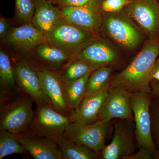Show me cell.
<instances>
[{
    "label": "cell",
    "mask_w": 159,
    "mask_h": 159,
    "mask_svg": "<svg viewBox=\"0 0 159 159\" xmlns=\"http://www.w3.org/2000/svg\"><path fill=\"white\" fill-rule=\"evenodd\" d=\"M159 55V38L149 39L130 63L113 77L110 81L111 86L130 93H151V71Z\"/></svg>",
    "instance_id": "6da1fadb"
},
{
    "label": "cell",
    "mask_w": 159,
    "mask_h": 159,
    "mask_svg": "<svg viewBox=\"0 0 159 159\" xmlns=\"http://www.w3.org/2000/svg\"><path fill=\"white\" fill-rule=\"evenodd\" d=\"M33 102L29 95L22 92L0 102V129L14 134L25 131L34 116Z\"/></svg>",
    "instance_id": "7a4b0ae2"
},
{
    "label": "cell",
    "mask_w": 159,
    "mask_h": 159,
    "mask_svg": "<svg viewBox=\"0 0 159 159\" xmlns=\"http://www.w3.org/2000/svg\"><path fill=\"white\" fill-rule=\"evenodd\" d=\"M97 34L64 19L45 35L46 42L65 51L72 57L97 38Z\"/></svg>",
    "instance_id": "3957f363"
},
{
    "label": "cell",
    "mask_w": 159,
    "mask_h": 159,
    "mask_svg": "<svg viewBox=\"0 0 159 159\" xmlns=\"http://www.w3.org/2000/svg\"><path fill=\"white\" fill-rule=\"evenodd\" d=\"M101 29L126 50L135 48L142 41L141 30L123 10L116 12H103Z\"/></svg>",
    "instance_id": "277c9868"
},
{
    "label": "cell",
    "mask_w": 159,
    "mask_h": 159,
    "mask_svg": "<svg viewBox=\"0 0 159 159\" xmlns=\"http://www.w3.org/2000/svg\"><path fill=\"white\" fill-rule=\"evenodd\" d=\"M150 93H130V102L135 123V134L137 145L145 147L155 154V147L152 135L150 113Z\"/></svg>",
    "instance_id": "5b68a950"
},
{
    "label": "cell",
    "mask_w": 159,
    "mask_h": 159,
    "mask_svg": "<svg viewBox=\"0 0 159 159\" xmlns=\"http://www.w3.org/2000/svg\"><path fill=\"white\" fill-rule=\"evenodd\" d=\"M71 122L69 117L60 113L51 105L37 106L26 131L55 139L64 134Z\"/></svg>",
    "instance_id": "8992f818"
},
{
    "label": "cell",
    "mask_w": 159,
    "mask_h": 159,
    "mask_svg": "<svg viewBox=\"0 0 159 159\" xmlns=\"http://www.w3.org/2000/svg\"><path fill=\"white\" fill-rule=\"evenodd\" d=\"M111 120H98L90 124L72 122L64 135L74 142L85 145L99 154L105 146Z\"/></svg>",
    "instance_id": "52a82bcc"
},
{
    "label": "cell",
    "mask_w": 159,
    "mask_h": 159,
    "mask_svg": "<svg viewBox=\"0 0 159 159\" xmlns=\"http://www.w3.org/2000/svg\"><path fill=\"white\" fill-rule=\"evenodd\" d=\"M123 10L145 31L149 39L159 38L158 0H130Z\"/></svg>",
    "instance_id": "ba28073f"
},
{
    "label": "cell",
    "mask_w": 159,
    "mask_h": 159,
    "mask_svg": "<svg viewBox=\"0 0 159 159\" xmlns=\"http://www.w3.org/2000/svg\"><path fill=\"white\" fill-rule=\"evenodd\" d=\"M121 119L114 125L113 137L109 145L101 151L103 159H124L135 152V130L132 125L134 120Z\"/></svg>",
    "instance_id": "9c48e42d"
},
{
    "label": "cell",
    "mask_w": 159,
    "mask_h": 159,
    "mask_svg": "<svg viewBox=\"0 0 159 159\" xmlns=\"http://www.w3.org/2000/svg\"><path fill=\"white\" fill-rule=\"evenodd\" d=\"M104 1L89 0L80 7L59 8L65 20L97 33L102 25Z\"/></svg>",
    "instance_id": "30bf717a"
},
{
    "label": "cell",
    "mask_w": 159,
    "mask_h": 159,
    "mask_svg": "<svg viewBox=\"0 0 159 159\" xmlns=\"http://www.w3.org/2000/svg\"><path fill=\"white\" fill-rule=\"evenodd\" d=\"M13 66L20 90L29 95L37 106L52 107L51 100L43 88L37 69L25 61H17Z\"/></svg>",
    "instance_id": "8fae6325"
},
{
    "label": "cell",
    "mask_w": 159,
    "mask_h": 159,
    "mask_svg": "<svg viewBox=\"0 0 159 159\" xmlns=\"http://www.w3.org/2000/svg\"><path fill=\"white\" fill-rule=\"evenodd\" d=\"M44 91L51 100L53 108L70 118L74 111L65 95L63 83L58 73L45 68L37 70Z\"/></svg>",
    "instance_id": "7c38bea8"
},
{
    "label": "cell",
    "mask_w": 159,
    "mask_h": 159,
    "mask_svg": "<svg viewBox=\"0 0 159 159\" xmlns=\"http://www.w3.org/2000/svg\"><path fill=\"white\" fill-rule=\"evenodd\" d=\"M113 119L134 120L130 93L122 89L111 86L99 111L98 120Z\"/></svg>",
    "instance_id": "4fadbf2b"
},
{
    "label": "cell",
    "mask_w": 159,
    "mask_h": 159,
    "mask_svg": "<svg viewBox=\"0 0 159 159\" xmlns=\"http://www.w3.org/2000/svg\"><path fill=\"white\" fill-rule=\"evenodd\" d=\"M26 151L35 159H61L62 153L54 139L25 131L15 134Z\"/></svg>",
    "instance_id": "5bb4252c"
},
{
    "label": "cell",
    "mask_w": 159,
    "mask_h": 159,
    "mask_svg": "<svg viewBox=\"0 0 159 159\" xmlns=\"http://www.w3.org/2000/svg\"><path fill=\"white\" fill-rule=\"evenodd\" d=\"M2 41L8 45L23 52L29 53L45 42V35L31 22L11 28Z\"/></svg>",
    "instance_id": "9a60e30c"
},
{
    "label": "cell",
    "mask_w": 159,
    "mask_h": 159,
    "mask_svg": "<svg viewBox=\"0 0 159 159\" xmlns=\"http://www.w3.org/2000/svg\"><path fill=\"white\" fill-rule=\"evenodd\" d=\"M118 58L116 50L105 41L97 37L71 57L70 61L81 60L101 67L113 64Z\"/></svg>",
    "instance_id": "2e32d148"
},
{
    "label": "cell",
    "mask_w": 159,
    "mask_h": 159,
    "mask_svg": "<svg viewBox=\"0 0 159 159\" xmlns=\"http://www.w3.org/2000/svg\"><path fill=\"white\" fill-rule=\"evenodd\" d=\"M110 83L97 93L84 98L77 109L70 117L72 122L90 124L98 120L99 111L108 95Z\"/></svg>",
    "instance_id": "e0dca14e"
},
{
    "label": "cell",
    "mask_w": 159,
    "mask_h": 159,
    "mask_svg": "<svg viewBox=\"0 0 159 159\" xmlns=\"http://www.w3.org/2000/svg\"><path fill=\"white\" fill-rule=\"evenodd\" d=\"M63 19L59 7L54 6L49 0H45L36 4L31 22L45 34L53 30Z\"/></svg>",
    "instance_id": "ac0fdd59"
},
{
    "label": "cell",
    "mask_w": 159,
    "mask_h": 159,
    "mask_svg": "<svg viewBox=\"0 0 159 159\" xmlns=\"http://www.w3.org/2000/svg\"><path fill=\"white\" fill-rule=\"evenodd\" d=\"M18 86L14 66L9 55L0 51V102L20 92Z\"/></svg>",
    "instance_id": "d6986e66"
},
{
    "label": "cell",
    "mask_w": 159,
    "mask_h": 159,
    "mask_svg": "<svg viewBox=\"0 0 159 159\" xmlns=\"http://www.w3.org/2000/svg\"><path fill=\"white\" fill-rule=\"evenodd\" d=\"M64 159H96L98 154L85 145L67 139L64 135L54 139Z\"/></svg>",
    "instance_id": "ffe728a7"
},
{
    "label": "cell",
    "mask_w": 159,
    "mask_h": 159,
    "mask_svg": "<svg viewBox=\"0 0 159 159\" xmlns=\"http://www.w3.org/2000/svg\"><path fill=\"white\" fill-rule=\"evenodd\" d=\"M35 49L40 60L54 69L59 68L67 61H70L71 57L65 51L46 42L40 44Z\"/></svg>",
    "instance_id": "44dd1931"
},
{
    "label": "cell",
    "mask_w": 159,
    "mask_h": 159,
    "mask_svg": "<svg viewBox=\"0 0 159 159\" xmlns=\"http://www.w3.org/2000/svg\"><path fill=\"white\" fill-rule=\"evenodd\" d=\"M99 67L85 61L76 60L69 61L62 70L57 73L63 83L66 84L80 79Z\"/></svg>",
    "instance_id": "7402d4cb"
},
{
    "label": "cell",
    "mask_w": 159,
    "mask_h": 159,
    "mask_svg": "<svg viewBox=\"0 0 159 159\" xmlns=\"http://www.w3.org/2000/svg\"><path fill=\"white\" fill-rule=\"evenodd\" d=\"M112 67L102 66L92 72L87 82L84 98L89 97L105 88L110 83Z\"/></svg>",
    "instance_id": "603a6c76"
},
{
    "label": "cell",
    "mask_w": 159,
    "mask_h": 159,
    "mask_svg": "<svg viewBox=\"0 0 159 159\" xmlns=\"http://www.w3.org/2000/svg\"><path fill=\"white\" fill-rule=\"evenodd\" d=\"M91 73L72 82L63 83L65 95L72 108L77 109L85 96L87 82Z\"/></svg>",
    "instance_id": "cb8c5ba5"
},
{
    "label": "cell",
    "mask_w": 159,
    "mask_h": 159,
    "mask_svg": "<svg viewBox=\"0 0 159 159\" xmlns=\"http://www.w3.org/2000/svg\"><path fill=\"white\" fill-rule=\"evenodd\" d=\"M26 149L15 134L0 129V159L13 154H23Z\"/></svg>",
    "instance_id": "d4e9b609"
},
{
    "label": "cell",
    "mask_w": 159,
    "mask_h": 159,
    "mask_svg": "<svg viewBox=\"0 0 159 159\" xmlns=\"http://www.w3.org/2000/svg\"><path fill=\"white\" fill-rule=\"evenodd\" d=\"M16 13L21 22H31L36 9L33 0H15Z\"/></svg>",
    "instance_id": "484cf974"
},
{
    "label": "cell",
    "mask_w": 159,
    "mask_h": 159,
    "mask_svg": "<svg viewBox=\"0 0 159 159\" xmlns=\"http://www.w3.org/2000/svg\"><path fill=\"white\" fill-rule=\"evenodd\" d=\"M130 2V0H104L102 3L103 12H116L122 11Z\"/></svg>",
    "instance_id": "4316f807"
},
{
    "label": "cell",
    "mask_w": 159,
    "mask_h": 159,
    "mask_svg": "<svg viewBox=\"0 0 159 159\" xmlns=\"http://www.w3.org/2000/svg\"><path fill=\"white\" fill-rule=\"evenodd\" d=\"M59 8L67 7H80L83 6L89 0H49Z\"/></svg>",
    "instance_id": "83f0119b"
},
{
    "label": "cell",
    "mask_w": 159,
    "mask_h": 159,
    "mask_svg": "<svg viewBox=\"0 0 159 159\" xmlns=\"http://www.w3.org/2000/svg\"><path fill=\"white\" fill-rule=\"evenodd\" d=\"M154 154L149 149L141 147L137 152L125 157L124 159H152L154 157Z\"/></svg>",
    "instance_id": "f1b7e54d"
},
{
    "label": "cell",
    "mask_w": 159,
    "mask_h": 159,
    "mask_svg": "<svg viewBox=\"0 0 159 159\" xmlns=\"http://www.w3.org/2000/svg\"><path fill=\"white\" fill-rule=\"evenodd\" d=\"M9 23L5 18L1 16L0 19V39L3 40L6 38L9 32Z\"/></svg>",
    "instance_id": "f546056e"
},
{
    "label": "cell",
    "mask_w": 159,
    "mask_h": 159,
    "mask_svg": "<svg viewBox=\"0 0 159 159\" xmlns=\"http://www.w3.org/2000/svg\"><path fill=\"white\" fill-rule=\"evenodd\" d=\"M150 80L151 81L153 80L159 81V65L155 62L151 71Z\"/></svg>",
    "instance_id": "4dcf8cb0"
},
{
    "label": "cell",
    "mask_w": 159,
    "mask_h": 159,
    "mask_svg": "<svg viewBox=\"0 0 159 159\" xmlns=\"http://www.w3.org/2000/svg\"><path fill=\"white\" fill-rule=\"evenodd\" d=\"M151 92L156 96H159V82L157 80H152L150 83Z\"/></svg>",
    "instance_id": "1f68e13d"
},
{
    "label": "cell",
    "mask_w": 159,
    "mask_h": 159,
    "mask_svg": "<svg viewBox=\"0 0 159 159\" xmlns=\"http://www.w3.org/2000/svg\"><path fill=\"white\" fill-rule=\"evenodd\" d=\"M156 124V130L157 132L158 135L159 136V113L158 114L157 117Z\"/></svg>",
    "instance_id": "d6a6232c"
},
{
    "label": "cell",
    "mask_w": 159,
    "mask_h": 159,
    "mask_svg": "<svg viewBox=\"0 0 159 159\" xmlns=\"http://www.w3.org/2000/svg\"><path fill=\"white\" fill-rule=\"evenodd\" d=\"M155 157H156L157 159H159V145L158 149L157 151L155 153Z\"/></svg>",
    "instance_id": "836d02e7"
},
{
    "label": "cell",
    "mask_w": 159,
    "mask_h": 159,
    "mask_svg": "<svg viewBox=\"0 0 159 159\" xmlns=\"http://www.w3.org/2000/svg\"><path fill=\"white\" fill-rule=\"evenodd\" d=\"M34 3H35V5L37 3L40 2H42V1H45V0H33Z\"/></svg>",
    "instance_id": "e575fe53"
},
{
    "label": "cell",
    "mask_w": 159,
    "mask_h": 159,
    "mask_svg": "<svg viewBox=\"0 0 159 159\" xmlns=\"http://www.w3.org/2000/svg\"><path fill=\"white\" fill-rule=\"evenodd\" d=\"M155 63L159 65V57H157V58L156 61H155Z\"/></svg>",
    "instance_id": "d590c367"
},
{
    "label": "cell",
    "mask_w": 159,
    "mask_h": 159,
    "mask_svg": "<svg viewBox=\"0 0 159 159\" xmlns=\"http://www.w3.org/2000/svg\"><path fill=\"white\" fill-rule=\"evenodd\" d=\"M159 36H158V38H159Z\"/></svg>",
    "instance_id": "8d00e7d4"
},
{
    "label": "cell",
    "mask_w": 159,
    "mask_h": 159,
    "mask_svg": "<svg viewBox=\"0 0 159 159\" xmlns=\"http://www.w3.org/2000/svg\"><path fill=\"white\" fill-rule=\"evenodd\" d=\"M158 1L159 2V0H158Z\"/></svg>",
    "instance_id": "74e56055"
}]
</instances>
